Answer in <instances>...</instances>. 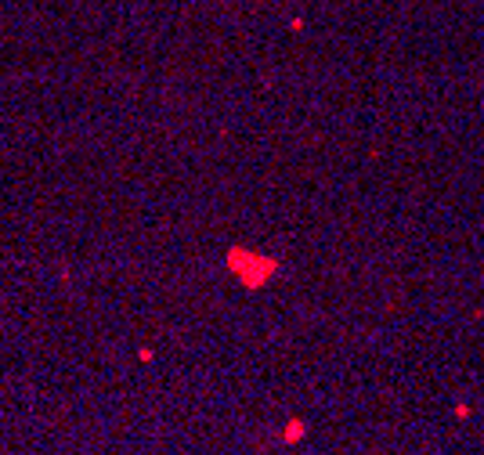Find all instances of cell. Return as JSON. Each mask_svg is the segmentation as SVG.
<instances>
[{"label":"cell","mask_w":484,"mask_h":455,"mask_svg":"<svg viewBox=\"0 0 484 455\" xmlns=\"http://www.w3.org/2000/svg\"><path fill=\"white\" fill-rule=\"evenodd\" d=\"M300 437H304V423H300V419H293V423L282 430V441H289V444H293V441H300Z\"/></svg>","instance_id":"cell-2"},{"label":"cell","mask_w":484,"mask_h":455,"mask_svg":"<svg viewBox=\"0 0 484 455\" xmlns=\"http://www.w3.org/2000/svg\"><path fill=\"white\" fill-rule=\"evenodd\" d=\"M232 271L235 275H242L249 286H260V282L275 271V260H267V257H253V253H246V250H232Z\"/></svg>","instance_id":"cell-1"}]
</instances>
